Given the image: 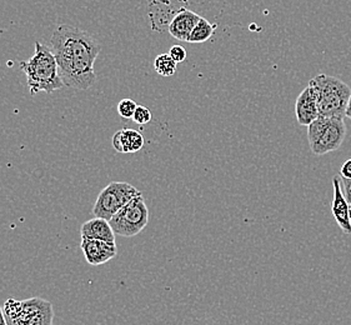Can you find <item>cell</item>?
I'll list each match as a JSON object with an SVG mask.
<instances>
[{
    "mask_svg": "<svg viewBox=\"0 0 351 325\" xmlns=\"http://www.w3.org/2000/svg\"><path fill=\"white\" fill-rule=\"evenodd\" d=\"M50 43L65 86L86 91L95 84L94 63L103 47L94 36L82 29L63 24L56 29Z\"/></svg>",
    "mask_w": 351,
    "mask_h": 325,
    "instance_id": "cell-1",
    "label": "cell"
},
{
    "mask_svg": "<svg viewBox=\"0 0 351 325\" xmlns=\"http://www.w3.org/2000/svg\"><path fill=\"white\" fill-rule=\"evenodd\" d=\"M21 69L27 75V84L32 95L40 92L50 94L65 86L59 75L53 51L39 40L36 42L34 56L27 62H21Z\"/></svg>",
    "mask_w": 351,
    "mask_h": 325,
    "instance_id": "cell-2",
    "label": "cell"
},
{
    "mask_svg": "<svg viewBox=\"0 0 351 325\" xmlns=\"http://www.w3.org/2000/svg\"><path fill=\"white\" fill-rule=\"evenodd\" d=\"M309 86L315 93L319 117L343 118L351 97V88L343 80L326 74H319L310 80Z\"/></svg>",
    "mask_w": 351,
    "mask_h": 325,
    "instance_id": "cell-3",
    "label": "cell"
},
{
    "mask_svg": "<svg viewBox=\"0 0 351 325\" xmlns=\"http://www.w3.org/2000/svg\"><path fill=\"white\" fill-rule=\"evenodd\" d=\"M3 311L8 325H53V304L40 298L8 299Z\"/></svg>",
    "mask_w": 351,
    "mask_h": 325,
    "instance_id": "cell-4",
    "label": "cell"
},
{
    "mask_svg": "<svg viewBox=\"0 0 351 325\" xmlns=\"http://www.w3.org/2000/svg\"><path fill=\"white\" fill-rule=\"evenodd\" d=\"M346 125L343 118L319 117L308 127L310 149L315 156L335 152L344 143Z\"/></svg>",
    "mask_w": 351,
    "mask_h": 325,
    "instance_id": "cell-5",
    "label": "cell"
},
{
    "mask_svg": "<svg viewBox=\"0 0 351 325\" xmlns=\"http://www.w3.org/2000/svg\"><path fill=\"white\" fill-rule=\"evenodd\" d=\"M109 221L114 233L120 237L132 238L141 233L149 223L148 205L143 195L132 199Z\"/></svg>",
    "mask_w": 351,
    "mask_h": 325,
    "instance_id": "cell-6",
    "label": "cell"
},
{
    "mask_svg": "<svg viewBox=\"0 0 351 325\" xmlns=\"http://www.w3.org/2000/svg\"><path fill=\"white\" fill-rule=\"evenodd\" d=\"M141 195L134 185L127 182H112L99 193L93 214L98 218L110 220L132 199Z\"/></svg>",
    "mask_w": 351,
    "mask_h": 325,
    "instance_id": "cell-7",
    "label": "cell"
},
{
    "mask_svg": "<svg viewBox=\"0 0 351 325\" xmlns=\"http://www.w3.org/2000/svg\"><path fill=\"white\" fill-rule=\"evenodd\" d=\"M80 248L83 250L85 261L94 267L112 261L118 253L117 243H109V241H98V239L82 238Z\"/></svg>",
    "mask_w": 351,
    "mask_h": 325,
    "instance_id": "cell-8",
    "label": "cell"
},
{
    "mask_svg": "<svg viewBox=\"0 0 351 325\" xmlns=\"http://www.w3.org/2000/svg\"><path fill=\"white\" fill-rule=\"evenodd\" d=\"M332 186H334V198H332V204H331V212H332V215L337 220V224L341 228V230L345 234H351V223L349 219L350 205L345 198L341 177L335 176L332 178Z\"/></svg>",
    "mask_w": 351,
    "mask_h": 325,
    "instance_id": "cell-9",
    "label": "cell"
},
{
    "mask_svg": "<svg viewBox=\"0 0 351 325\" xmlns=\"http://www.w3.org/2000/svg\"><path fill=\"white\" fill-rule=\"evenodd\" d=\"M295 115L300 125L309 127L313 121L319 118L315 93L309 85L300 93L295 101Z\"/></svg>",
    "mask_w": 351,
    "mask_h": 325,
    "instance_id": "cell-10",
    "label": "cell"
},
{
    "mask_svg": "<svg viewBox=\"0 0 351 325\" xmlns=\"http://www.w3.org/2000/svg\"><path fill=\"white\" fill-rule=\"evenodd\" d=\"M200 19L202 16L197 13L191 12L189 9H182L169 23V33L178 40L188 42L190 33L195 28Z\"/></svg>",
    "mask_w": 351,
    "mask_h": 325,
    "instance_id": "cell-11",
    "label": "cell"
},
{
    "mask_svg": "<svg viewBox=\"0 0 351 325\" xmlns=\"http://www.w3.org/2000/svg\"><path fill=\"white\" fill-rule=\"evenodd\" d=\"M112 147L118 153H136L144 147V136L135 129H121L112 136Z\"/></svg>",
    "mask_w": 351,
    "mask_h": 325,
    "instance_id": "cell-12",
    "label": "cell"
},
{
    "mask_svg": "<svg viewBox=\"0 0 351 325\" xmlns=\"http://www.w3.org/2000/svg\"><path fill=\"white\" fill-rule=\"evenodd\" d=\"M80 235H82V238H88V239H98V241H106L109 243H117L115 241L117 234L114 233L110 221L103 219V218H98V217L85 221L80 228Z\"/></svg>",
    "mask_w": 351,
    "mask_h": 325,
    "instance_id": "cell-13",
    "label": "cell"
},
{
    "mask_svg": "<svg viewBox=\"0 0 351 325\" xmlns=\"http://www.w3.org/2000/svg\"><path fill=\"white\" fill-rule=\"evenodd\" d=\"M215 28H217L215 25L210 24L205 18H202L195 25V28L193 29V32L190 33L188 43L197 44V43L208 42L214 34Z\"/></svg>",
    "mask_w": 351,
    "mask_h": 325,
    "instance_id": "cell-14",
    "label": "cell"
},
{
    "mask_svg": "<svg viewBox=\"0 0 351 325\" xmlns=\"http://www.w3.org/2000/svg\"><path fill=\"white\" fill-rule=\"evenodd\" d=\"M176 60L168 54H160L155 58L154 69L162 77H173L176 71Z\"/></svg>",
    "mask_w": 351,
    "mask_h": 325,
    "instance_id": "cell-15",
    "label": "cell"
},
{
    "mask_svg": "<svg viewBox=\"0 0 351 325\" xmlns=\"http://www.w3.org/2000/svg\"><path fill=\"white\" fill-rule=\"evenodd\" d=\"M136 108L138 106L133 99L120 100L119 104H118V113L124 119H133Z\"/></svg>",
    "mask_w": 351,
    "mask_h": 325,
    "instance_id": "cell-16",
    "label": "cell"
},
{
    "mask_svg": "<svg viewBox=\"0 0 351 325\" xmlns=\"http://www.w3.org/2000/svg\"><path fill=\"white\" fill-rule=\"evenodd\" d=\"M152 121V113L147 106H138L134 113L133 121L139 125H145Z\"/></svg>",
    "mask_w": 351,
    "mask_h": 325,
    "instance_id": "cell-17",
    "label": "cell"
},
{
    "mask_svg": "<svg viewBox=\"0 0 351 325\" xmlns=\"http://www.w3.org/2000/svg\"><path fill=\"white\" fill-rule=\"evenodd\" d=\"M169 56L173 58L176 63H183L186 59V50L182 45H173L169 50Z\"/></svg>",
    "mask_w": 351,
    "mask_h": 325,
    "instance_id": "cell-18",
    "label": "cell"
},
{
    "mask_svg": "<svg viewBox=\"0 0 351 325\" xmlns=\"http://www.w3.org/2000/svg\"><path fill=\"white\" fill-rule=\"evenodd\" d=\"M341 183H343V189H344L345 198L351 203V180L350 179H345L341 178Z\"/></svg>",
    "mask_w": 351,
    "mask_h": 325,
    "instance_id": "cell-19",
    "label": "cell"
},
{
    "mask_svg": "<svg viewBox=\"0 0 351 325\" xmlns=\"http://www.w3.org/2000/svg\"><path fill=\"white\" fill-rule=\"evenodd\" d=\"M340 173H341V178L350 179L351 180V159H348V160L341 165Z\"/></svg>",
    "mask_w": 351,
    "mask_h": 325,
    "instance_id": "cell-20",
    "label": "cell"
},
{
    "mask_svg": "<svg viewBox=\"0 0 351 325\" xmlns=\"http://www.w3.org/2000/svg\"><path fill=\"white\" fill-rule=\"evenodd\" d=\"M0 325H8L5 314H4V311H3L1 306H0Z\"/></svg>",
    "mask_w": 351,
    "mask_h": 325,
    "instance_id": "cell-21",
    "label": "cell"
},
{
    "mask_svg": "<svg viewBox=\"0 0 351 325\" xmlns=\"http://www.w3.org/2000/svg\"><path fill=\"white\" fill-rule=\"evenodd\" d=\"M345 117H348L349 119L351 121V97L350 99H349V103H348V106H346V112H345Z\"/></svg>",
    "mask_w": 351,
    "mask_h": 325,
    "instance_id": "cell-22",
    "label": "cell"
},
{
    "mask_svg": "<svg viewBox=\"0 0 351 325\" xmlns=\"http://www.w3.org/2000/svg\"><path fill=\"white\" fill-rule=\"evenodd\" d=\"M349 219H350V223H351V205H350V209H349Z\"/></svg>",
    "mask_w": 351,
    "mask_h": 325,
    "instance_id": "cell-23",
    "label": "cell"
}]
</instances>
